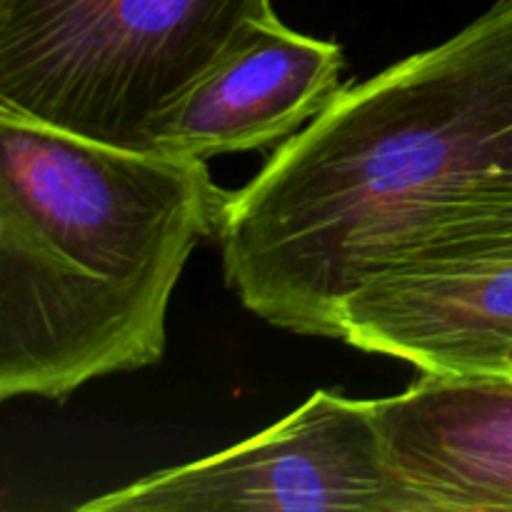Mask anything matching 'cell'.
I'll return each instance as SVG.
<instances>
[{"label":"cell","instance_id":"obj_1","mask_svg":"<svg viewBox=\"0 0 512 512\" xmlns=\"http://www.w3.org/2000/svg\"><path fill=\"white\" fill-rule=\"evenodd\" d=\"M512 198V0L333 103L228 195L225 283L275 328L340 340L375 275Z\"/></svg>","mask_w":512,"mask_h":512},{"label":"cell","instance_id":"obj_2","mask_svg":"<svg viewBox=\"0 0 512 512\" xmlns=\"http://www.w3.org/2000/svg\"><path fill=\"white\" fill-rule=\"evenodd\" d=\"M228 195L208 160L0 108V398L60 403L160 363L175 285Z\"/></svg>","mask_w":512,"mask_h":512},{"label":"cell","instance_id":"obj_3","mask_svg":"<svg viewBox=\"0 0 512 512\" xmlns=\"http://www.w3.org/2000/svg\"><path fill=\"white\" fill-rule=\"evenodd\" d=\"M270 0H0V108L130 150L213 75Z\"/></svg>","mask_w":512,"mask_h":512},{"label":"cell","instance_id":"obj_4","mask_svg":"<svg viewBox=\"0 0 512 512\" xmlns=\"http://www.w3.org/2000/svg\"><path fill=\"white\" fill-rule=\"evenodd\" d=\"M83 512H423L390 470L373 400L315 390L253 438L110 490Z\"/></svg>","mask_w":512,"mask_h":512},{"label":"cell","instance_id":"obj_5","mask_svg":"<svg viewBox=\"0 0 512 512\" xmlns=\"http://www.w3.org/2000/svg\"><path fill=\"white\" fill-rule=\"evenodd\" d=\"M340 340L420 373H512V198L365 283L345 303Z\"/></svg>","mask_w":512,"mask_h":512},{"label":"cell","instance_id":"obj_6","mask_svg":"<svg viewBox=\"0 0 512 512\" xmlns=\"http://www.w3.org/2000/svg\"><path fill=\"white\" fill-rule=\"evenodd\" d=\"M373 410L423 512L512 510V373H423Z\"/></svg>","mask_w":512,"mask_h":512},{"label":"cell","instance_id":"obj_7","mask_svg":"<svg viewBox=\"0 0 512 512\" xmlns=\"http://www.w3.org/2000/svg\"><path fill=\"white\" fill-rule=\"evenodd\" d=\"M343 65L338 43L270 15L163 120L153 150L210 160L293 138L340 93Z\"/></svg>","mask_w":512,"mask_h":512}]
</instances>
